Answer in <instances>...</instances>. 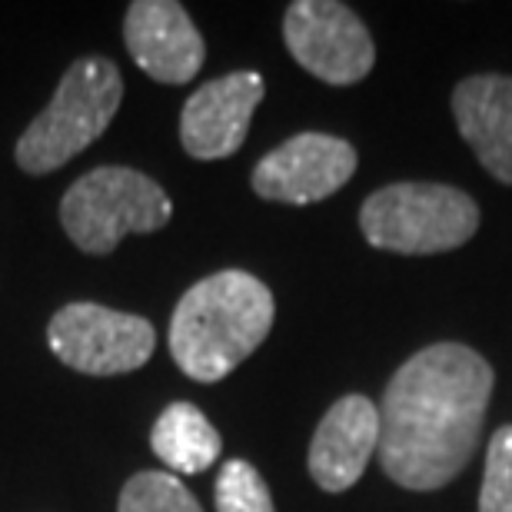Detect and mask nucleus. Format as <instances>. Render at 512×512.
Returning <instances> with one entry per match:
<instances>
[{"label":"nucleus","mask_w":512,"mask_h":512,"mask_svg":"<svg viewBox=\"0 0 512 512\" xmlns=\"http://www.w3.org/2000/svg\"><path fill=\"white\" fill-rule=\"evenodd\" d=\"M496 373L473 346L433 343L386 383L380 403V466L396 486L433 493L476 456Z\"/></svg>","instance_id":"f257e3e1"},{"label":"nucleus","mask_w":512,"mask_h":512,"mask_svg":"<svg viewBox=\"0 0 512 512\" xmlns=\"http://www.w3.org/2000/svg\"><path fill=\"white\" fill-rule=\"evenodd\" d=\"M270 286L247 270L203 276L173 306L167 346L183 376L220 383L260 350L273 330Z\"/></svg>","instance_id":"f03ea898"},{"label":"nucleus","mask_w":512,"mask_h":512,"mask_svg":"<svg viewBox=\"0 0 512 512\" xmlns=\"http://www.w3.org/2000/svg\"><path fill=\"white\" fill-rule=\"evenodd\" d=\"M124 104V77L110 57L74 60L50 97V104L20 133L14 160L30 177H44L80 157L114 124Z\"/></svg>","instance_id":"7ed1b4c3"},{"label":"nucleus","mask_w":512,"mask_h":512,"mask_svg":"<svg viewBox=\"0 0 512 512\" xmlns=\"http://www.w3.org/2000/svg\"><path fill=\"white\" fill-rule=\"evenodd\" d=\"M173 217V200L147 173L94 167L77 177L60 200V227L80 253L107 256L130 233H157Z\"/></svg>","instance_id":"20e7f679"},{"label":"nucleus","mask_w":512,"mask_h":512,"mask_svg":"<svg viewBox=\"0 0 512 512\" xmlns=\"http://www.w3.org/2000/svg\"><path fill=\"white\" fill-rule=\"evenodd\" d=\"M360 230L370 247L386 253H446L476 237L479 207L449 183H389L363 200Z\"/></svg>","instance_id":"39448f33"},{"label":"nucleus","mask_w":512,"mask_h":512,"mask_svg":"<svg viewBox=\"0 0 512 512\" xmlns=\"http://www.w3.org/2000/svg\"><path fill=\"white\" fill-rule=\"evenodd\" d=\"M47 346L74 373L124 376L150 363L157 350V330L147 316L80 300L50 316Z\"/></svg>","instance_id":"423d86ee"},{"label":"nucleus","mask_w":512,"mask_h":512,"mask_svg":"<svg viewBox=\"0 0 512 512\" xmlns=\"http://www.w3.org/2000/svg\"><path fill=\"white\" fill-rule=\"evenodd\" d=\"M283 44L306 74L330 87L360 84L376 64L370 27L336 0H296L286 7Z\"/></svg>","instance_id":"0eeeda50"},{"label":"nucleus","mask_w":512,"mask_h":512,"mask_svg":"<svg viewBox=\"0 0 512 512\" xmlns=\"http://www.w3.org/2000/svg\"><path fill=\"white\" fill-rule=\"evenodd\" d=\"M356 163L360 157L350 140L306 130L283 140L256 163L250 187L263 200L306 207V203H320L343 190L353 180Z\"/></svg>","instance_id":"6e6552de"},{"label":"nucleus","mask_w":512,"mask_h":512,"mask_svg":"<svg viewBox=\"0 0 512 512\" xmlns=\"http://www.w3.org/2000/svg\"><path fill=\"white\" fill-rule=\"evenodd\" d=\"M266 94L256 70H233L197 87L183 104L180 143L193 160H227L250 133L253 110Z\"/></svg>","instance_id":"1a4fd4ad"},{"label":"nucleus","mask_w":512,"mask_h":512,"mask_svg":"<svg viewBox=\"0 0 512 512\" xmlns=\"http://www.w3.org/2000/svg\"><path fill=\"white\" fill-rule=\"evenodd\" d=\"M124 44L133 64L167 87L190 84L207 60L203 34L177 0H133L124 14Z\"/></svg>","instance_id":"9d476101"},{"label":"nucleus","mask_w":512,"mask_h":512,"mask_svg":"<svg viewBox=\"0 0 512 512\" xmlns=\"http://www.w3.org/2000/svg\"><path fill=\"white\" fill-rule=\"evenodd\" d=\"M376 446H380V409L370 396L346 393L326 409L316 426L306 469L323 493H346L363 479Z\"/></svg>","instance_id":"9b49d317"},{"label":"nucleus","mask_w":512,"mask_h":512,"mask_svg":"<svg viewBox=\"0 0 512 512\" xmlns=\"http://www.w3.org/2000/svg\"><path fill=\"white\" fill-rule=\"evenodd\" d=\"M453 117L486 173L512 187V77L473 74L459 80Z\"/></svg>","instance_id":"f8f14e48"},{"label":"nucleus","mask_w":512,"mask_h":512,"mask_svg":"<svg viewBox=\"0 0 512 512\" xmlns=\"http://www.w3.org/2000/svg\"><path fill=\"white\" fill-rule=\"evenodd\" d=\"M150 449L173 473L197 476L210 469L223 453V439L207 413L193 403H170L150 429Z\"/></svg>","instance_id":"ddd939ff"},{"label":"nucleus","mask_w":512,"mask_h":512,"mask_svg":"<svg viewBox=\"0 0 512 512\" xmlns=\"http://www.w3.org/2000/svg\"><path fill=\"white\" fill-rule=\"evenodd\" d=\"M117 512H203V506L173 473L143 469L120 489Z\"/></svg>","instance_id":"4468645a"},{"label":"nucleus","mask_w":512,"mask_h":512,"mask_svg":"<svg viewBox=\"0 0 512 512\" xmlns=\"http://www.w3.org/2000/svg\"><path fill=\"white\" fill-rule=\"evenodd\" d=\"M217 512H276L273 493L260 476V469L247 459H227L213 483Z\"/></svg>","instance_id":"2eb2a0df"},{"label":"nucleus","mask_w":512,"mask_h":512,"mask_svg":"<svg viewBox=\"0 0 512 512\" xmlns=\"http://www.w3.org/2000/svg\"><path fill=\"white\" fill-rule=\"evenodd\" d=\"M479 512H512V423L499 426L486 446Z\"/></svg>","instance_id":"dca6fc26"}]
</instances>
